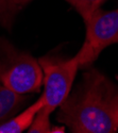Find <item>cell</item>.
Listing matches in <instances>:
<instances>
[{
  "instance_id": "obj_10",
  "label": "cell",
  "mask_w": 118,
  "mask_h": 133,
  "mask_svg": "<svg viewBox=\"0 0 118 133\" xmlns=\"http://www.w3.org/2000/svg\"><path fill=\"white\" fill-rule=\"evenodd\" d=\"M11 1V5H12V8L16 11L19 6H23L29 2H31L32 0H10Z\"/></svg>"
},
{
  "instance_id": "obj_2",
  "label": "cell",
  "mask_w": 118,
  "mask_h": 133,
  "mask_svg": "<svg viewBox=\"0 0 118 133\" xmlns=\"http://www.w3.org/2000/svg\"><path fill=\"white\" fill-rule=\"evenodd\" d=\"M0 82L18 94L36 93L43 84L38 61L0 37Z\"/></svg>"
},
{
  "instance_id": "obj_4",
  "label": "cell",
  "mask_w": 118,
  "mask_h": 133,
  "mask_svg": "<svg viewBox=\"0 0 118 133\" xmlns=\"http://www.w3.org/2000/svg\"><path fill=\"white\" fill-rule=\"evenodd\" d=\"M43 71L45 105L54 111L68 97L80 67L74 55L69 60L54 57H43L37 60Z\"/></svg>"
},
{
  "instance_id": "obj_9",
  "label": "cell",
  "mask_w": 118,
  "mask_h": 133,
  "mask_svg": "<svg viewBox=\"0 0 118 133\" xmlns=\"http://www.w3.org/2000/svg\"><path fill=\"white\" fill-rule=\"evenodd\" d=\"M15 12V10L11 5L10 0H0V21L9 18L10 13Z\"/></svg>"
},
{
  "instance_id": "obj_1",
  "label": "cell",
  "mask_w": 118,
  "mask_h": 133,
  "mask_svg": "<svg viewBox=\"0 0 118 133\" xmlns=\"http://www.w3.org/2000/svg\"><path fill=\"white\" fill-rule=\"evenodd\" d=\"M60 123L74 133H115L118 130V86L92 69L60 105Z\"/></svg>"
},
{
  "instance_id": "obj_3",
  "label": "cell",
  "mask_w": 118,
  "mask_h": 133,
  "mask_svg": "<svg viewBox=\"0 0 118 133\" xmlns=\"http://www.w3.org/2000/svg\"><path fill=\"white\" fill-rule=\"evenodd\" d=\"M85 24V39L76 54L80 67L88 66L98 58L100 52L118 43V9L113 11L97 10Z\"/></svg>"
},
{
  "instance_id": "obj_5",
  "label": "cell",
  "mask_w": 118,
  "mask_h": 133,
  "mask_svg": "<svg viewBox=\"0 0 118 133\" xmlns=\"http://www.w3.org/2000/svg\"><path fill=\"white\" fill-rule=\"evenodd\" d=\"M45 98L41 95L33 104L29 105L18 115L0 125V133H21L25 130H28L36 113L45 105Z\"/></svg>"
},
{
  "instance_id": "obj_7",
  "label": "cell",
  "mask_w": 118,
  "mask_h": 133,
  "mask_svg": "<svg viewBox=\"0 0 118 133\" xmlns=\"http://www.w3.org/2000/svg\"><path fill=\"white\" fill-rule=\"evenodd\" d=\"M53 111L44 105L36 113L31 126L28 129L29 133H51L50 115Z\"/></svg>"
},
{
  "instance_id": "obj_11",
  "label": "cell",
  "mask_w": 118,
  "mask_h": 133,
  "mask_svg": "<svg viewBox=\"0 0 118 133\" xmlns=\"http://www.w3.org/2000/svg\"><path fill=\"white\" fill-rule=\"evenodd\" d=\"M64 133L65 128L64 127H51V133Z\"/></svg>"
},
{
  "instance_id": "obj_6",
  "label": "cell",
  "mask_w": 118,
  "mask_h": 133,
  "mask_svg": "<svg viewBox=\"0 0 118 133\" xmlns=\"http://www.w3.org/2000/svg\"><path fill=\"white\" fill-rule=\"evenodd\" d=\"M27 101L23 94H18L0 82V125L12 118Z\"/></svg>"
},
{
  "instance_id": "obj_8",
  "label": "cell",
  "mask_w": 118,
  "mask_h": 133,
  "mask_svg": "<svg viewBox=\"0 0 118 133\" xmlns=\"http://www.w3.org/2000/svg\"><path fill=\"white\" fill-rule=\"evenodd\" d=\"M66 1L76 9L77 12L85 20L94 12L99 10L106 0H66Z\"/></svg>"
}]
</instances>
